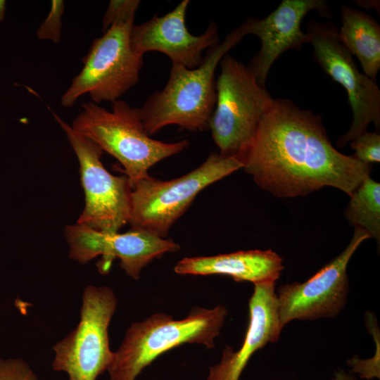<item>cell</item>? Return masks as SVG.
<instances>
[{"instance_id":"obj_1","label":"cell","mask_w":380,"mask_h":380,"mask_svg":"<svg viewBox=\"0 0 380 380\" xmlns=\"http://www.w3.org/2000/svg\"><path fill=\"white\" fill-rule=\"evenodd\" d=\"M239 160L260 189L279 198L325 186L350 197L372 170L331 145L319 115L281 98L273 99Z\"/></svg>"},{"instance_id":"obj_2","label":"cell","mask_w":380,"mask_h":380,"mask_svg":"<svg viewBox=\"0 0 380 380\" xmlns=\"http://www.w3.org/2000/svg\"><path fill=\"white\" fill-rule=\"evenodd\" d=\"M246 34L243 23L209 49L196 68L172 64L164 87L151 94L141 108L149 136L171 125L191 132L209 129L217 101L216 69L222 58Z\"/></svg>"},{"instance_id":"obj_3","label":"cell","mask_w":380,"mask_h":380,"mask_svg":"<svg viewBox=\"0 0 380 380\" xmlns=\"http://www.w3.org/2000/svg\"><path fill=\"white\" fill-rule=\"evenodd\" d=\"M71 125L77 134L96 143L123 166L132 185L148 177V170L189 145L182 140L165 143L152 139L144 128L141 108L118 99L108 110L92 101L84 103Z\"/></svg>"},{"instance_id":"obj_4","label":"cell","mask_w":380,"mask_h":380,"mask_svg":"<svg viewBox=\"0 0 380 380\" xmlns=\"http://www.w3.org/2000/svg\"><path fill=\"white\" fill-rule=\"evenodd\" d=\"M222 305L213 308L195 307L182 319L156 313L132 323L114 352L108 369L110 380H135L143 369L163 353L184 343H198L208 349L227 315Z\"/></svg>"},{"instance_id":"obj_5","label":"cell","mask_w":380,"mask_h":380,"mask_svg":"<svg viewBox=\"0 0 380 380\" xmlns=\"http://www.w3.org/2000/svg\"><path fill=\"white\" fill-rule=\"evenodd\" d=\"M242 167L237 158L213 153L200 166L176 179L162 181L149 176L137 182L131 194V229L167 238L199 192Z\"/></svg>"},{"instance_id":"obj_6","label":"cell","mask_w":380,"mask_h":380,"mask_svg":"<svg viewBox=\"0 0 380 380\" xmlns=\"http://www.w3.org/2000/svg\"><path fill=\"white\" fill-rule=\"evenodd\" d=\"M216 80L217 101L209 129L219 154L239 159L274 98L248 65L226 54Z\"/></svg>"},{"instance_id":"obj_7","label":"cell","mask_w":380,"mask_h":380,"mask_svg":"<svg viewBox=\"0 0 380 380\" xmlns=\"http://www.w3.org/2000/svg\"><path fill=\"white\" fill-rule=\"evenodd\" d=\"M134 25V20L113 24L94 39L83 58V68L61 97L63 106H73L86 94L94 103H113L139 82L144 56L130 44Z\"/></svg>"},{"instance_id":"obj_8","label":"cell","mask_w":380,"mask_h":380,"mask_svg":"<svg viewBox=\"0 0 380 380\" xmlns=\"http://www.w3.org/2000/svg\"><path fill=\"white\" fill-rule=\"evenodd\" d=\"M117 305L110 287L84 289L78 324L53 347V370L65 372L68 380H96L108 370L114 355L109 346L108 327Z\"/></svg>"},{"instance_id":"obj_9","label":"cell","mask_w":380,"mask_h":380,"mask_svg":"<svg viewBox=\"0 0 380 380\" xmlns=\"http://www.w3.org/2000/svg\"><path fill=\"white\" fill-rule=\"evenodd\" d=\"M51 113L65 133L80 164L85 205L77 223L103 233L118 232L129 217L132 191L129 179L110 174L101 162V148L76 133L56 113Z\"/></svg>"},{"instance_id":"obj_10","label":"cell","mask_w":380,"mask_h":380,"mask_svg":"<svg viewBox=\"0 0 380 380\" xmlns=\"http://www.w3.org/2000/svg\"><path fill=\"white\" fill-rule=\"evenodd\" d=\"M306 33L316 61L347 91L353 121L348 131L337 139L338 146H346L367 131L369 123L379 129L380 89L376 81L360 72L352 54L341 42L338 30L332 25L312 20Z\"/></svg>"},{"instance_id":"obj_11","label":"cell","mask_w":380,"mask_h":380,"mask_svg":"<svg viewBox=\"0 0 380 380\" xmlns=\"http://www.w3.org/2000/svg\"><path fill=\"white\" fill-rule=\"evenodd\" d=\"M369 238L366 231L355 227L346 249L309 279L280 286L277 297L282 328L292 320L334 317L338 314L348 293L349 261L360 244Z\"/></svg>"},{"instance_id":"obj_12","label":"cell","mask_w":380,"mask_h":380,"mask_svg":"<svg viewBox=\"0 0 380 380\" xmlns=\"http://www.w3.org/2000/svg\"><path fill=\"white\" fill-rule=\"evenodd\" d=\"M65 236L70 259L85 264L101 255L97 267L105 274L113 259L118 258L120 267L134 279H139L142 270L155 258L180 249L170 239L134 229L125 233L109 234L75 223L65 227Z\"/></svg>"},{"instance_id":"obj_13","label":"cell","mask_w":380,"mask_h":380,"mask_svg":"<svg viewBox=\"0 0 380 380\" xmlns=\"http://www.w3.org/2000/svg\"><path fill=\"white\" fill-rule=\"evenodd\" d=\"M189 0L182 1L163 16L153 15L148 21L134 25L130 32L132 49L144 56L149 51L165 54L172 64L189 69L197 68L203 53L220 43L217 25L211 22L203 33L191 34L186 25Z\"/></svg>"},{"instance_id":"obj_14","label":"cell","mask_w":380,"mask_h":380,"mask_svg":"<svg viewBox=\"0 0 380 380\" xmlns=\"http://www.w3.org/2000/svg\"><path fill=\"white\" fill-rule=\"evenodd\" d=\"M330 17L327 3L323 0H283L276 9L262 19L250 18L245 25L247 34L256 35L260 48L248 65L257 81L265 86L274 62L289 49H299L308 43L301 22L311 11Z\"/></svg>"},{"instance_id":"obj_15","label":"cell","mask_w":380,"mask_h":380,"mask_svg":"<svg viewBox=\"0 0 380 380\" xmlns=\"http://www.w3.org/2000/svg\"><path fill=\"white\" fill-rule=\"evenodd\" d=\"M275 281L254 284L249 306V323L244 341L236 350L227 346L218 364L209 367L207 380H239L253 354L281 334Z\"/></svg>"},{"instance_id":"obj_16","label":"cell","mask_w":380,"mask_h":380,"mask_svg":"<svg viewBox=\"0 0 380 380\" xmlns=\"http://www.w3.org/2000/svg\"><path fill=\"white\" fill-rule=\"evenodd\" d=\"M284 269L283 259L272 250L241 251L213 256L184 258L174 271L184 275L229 276L253 284L276 281Z\"/></svg>"},{"instance_id":"obj_17","label":"cell","mask_w":380,"mask_h":380,"mask_svg":"<svg viewBox=\"0 0 380 380\" xmlns=\"http://www.w3.org/2000/svg\"><path fill=\"white\" fill-rule=\"evenodd\" d=\"M341 42L359 60L364 74L376 81L380 68V27L368 14L347 6L341 7Z\"/></svg>"},{"instance_id":"obj_18","label":"cell","mask_w":380,"mask_h":380,"mask_svg":"<svg viewBox=\"0 0 380 380\" xmlns=\"http://www.w3.org/2000/svg\"><path fill=\"white\" fill-rule=\"evenodd\" d=\"M350 198L344 213L349 224L364 229L379 242L380 184L367 177Z\"/></svg>"},{"instance_id":"obj_19","label":"cell","mask_w":380,"mask_h":380,"mask_svg":"<svg viewBox=\"0 0 380 380\" xmlns=\"http://www.w3.org/2000/svg\"><path fill=\"white\" fill-rule=\"evenodd\" d=\"M350 143L353 155L360 162L371 165L380 162V134L365 131Z\"/></svg>"},{"instance_id":"obj_20","label":"cell","mask_w":380,"mask_h":380,"mask_svg":"<svg viewBox=\"0 0 380 380\" xmlns=\"http://www.w3.org/2000/svg\"><path fill=\"white\" fill-rule=\"evenodd\" d=\"M139 4V0H111L103 18V32L113 24L134 20Z\"/></svg>"},{"instance_id":"obj_21","label":"cell","mask_w":380,"mask_h":380,"mask_svg":"<svg viewBox=\"0 0 380 380\" xmlns=\"http://www.w3.org/2000/svg\"><path fill=\"white\" fill-rule=\"evenodd\" d=\"M65 4L62 0H52L49 14L37 30L39 39L58 43L61 37L62 15Z\"/></svg>"},{"instance_id":"obj_22","label":"cell","mask_w":380,"mask_h":380,"mask_svg":"<svg viewBox=\"0 0 380 380\" xmlns=\"http://www.w3.org/2000/svg\"><path fill=\"white\" fill-rule=\"evenodd\" d=\"M0 380H39L27 362L20 358L0 359Z\"/></svg>"},{"instance_id":"obj_23","label":"cell","mask_w":380,"mask_h":380,"mask_svg":"<svg viewBox=\"0 0 380 380\" xmlns=\"http://www.w3.org/2000/svg\"><path fill=\"white\" fill-rule=\"evenodd\" d=\"M348 364L351 367L352 372L359 374L362 379H379V348L370 359L361 360L354 357L348 360Z\"/></svg>"},{"instance_id":"obj_24","label":"cell","mask_w":380,"mask_h":380,"mask_svg":"<svg viewBox=\"0 0 380 380\" xmlns=\"http://www.w3.org/2000/svg\"><path fill=\"white\" fill-rule=\"evenodd\" d=\"M332 380H356L352 375L348 374L345 371L339 370L334 373Z\"/></svg>"},{"instance_id":"obj_25","label":"cell","mask_w":380,"mask_h":380,"mask_svg":"<svg viewBox=\"0 0 380 380\" xmlns=\"http://www.w3.org/2000/svg\"><path fill=\"white\" fill-rule=\"evenodd\" d=\"M6 3L5 0H0V23L4 20L6 12Z\"/></svg>"}]
</instances>
